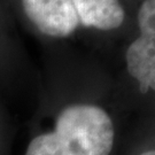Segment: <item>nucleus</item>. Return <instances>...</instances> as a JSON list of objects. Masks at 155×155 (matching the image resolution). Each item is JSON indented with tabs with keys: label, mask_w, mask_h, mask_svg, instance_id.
Here are the masks:
<instances>
[{
	"label": "nucleus",
	"mask_w": 155,
	"mask_h": 155,
	"mask_svg": "<svg viewBox=\"0 0 155 155\" xmlns=\"http://www.w3.org/2000/svg\"><path fill=\"white\" fill-rule=\"evenodd\" d=\"M138 36L127 46L125 62L129 75L143 93L155 92V0H144L137 14Z\"/></svg>",
	"instance_id": "nucleus-2"
},
{
	"label": "nucleus",
	"mask_w": 155,
	"mask_h": 155,
	"mask_svg": "<svg viewBox=\"0 0 155 155\" xmlns=\"http://www.w3.org/2000/svg\"><path fill=\"white\" fill-rule=\"evenodd\" d=\"M115 127L110 114L89 100L54 104L44 97L29 123L23 155H110Z\"/></svg>",
	"instance_id": "nucleus-1"
},
{
	"label": "nucleus",
	"mask_w": 155,
	"mask_h": 155,
	"mask_svg": "<svg viewBox=\"0 0 155 155\" xmlns=\"http://www.w3.org/2000/svg\"><path fill=\"white\" fill-rule=\"evenodd\" d=\"M81 27L101 32L121 28L125 9L121 0H72Z\"/></svg>",
	"instance_id": "nucleus-4"
},
{
	"label": "nucleus",
	"mask_w": 155,
	"mask_h": 155,
	"mask_svg": "<svg viewBox=\"0 0 155 155\" xmlns=\"http://www.w3.org/2000/svg\"><path fill=\"white\" fill-rule=\"evenodd\" d=\"M140 155H155V150H147V152H144V153H141Z\"/></svg>",
	"instance_id": "nucleus-6"
},
{
	"label": "nucleus",
	"mask_w": 155,
	"mask_h": 155,
	"mask_svg": "<svg viewBox=\"0 0 155 155\" xmlns=\"http://www.w3.org/2000/svg\"><path fill=\"white\" fill-rule=\"evenodd\" d=\"M12 125L4 106L0 104V155H11Z\"/></svg>",
	"instance_id": "nucleus-5"
},
{
	"label": "nucleus",
	"mask_w": 155,
	"mask_h": 155,
	"mask_svg": "<svg viewBox=\"0 0 155 155\" xmlns=\"http://www.w3.org/2000/svg\"><path fill=\"white\" fill-rule=\"evenodd\" d=\"M23 15L47 38L64 39L81 27L72 0H20Z\"/></svg>",
	"instance_id": "nucleus-3"
}]
</instances>
